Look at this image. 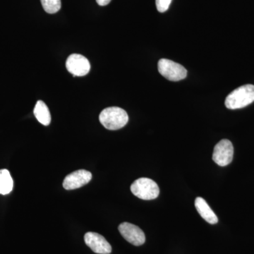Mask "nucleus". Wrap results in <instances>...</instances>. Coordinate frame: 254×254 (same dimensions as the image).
Masks as SVG:
<instances>
[{"instance_id":"4","label":"nucleus","mask_w":254,"mask_h":254,"mask_svg":"<svg viewBox=\"0 0 254 254\" xmlns=\"http://www.w3.org/2000/svg\"><path fill=\"white\" fill-rule=\"evenodd\" d=\"M158 71L162 76L171 81H179L187 77V71L180 64L168 59L159 60Z\"/></svg>"},{"instance_id":"10","label":"nucleus","mask_w":254,"mask_h":254,"mask_svg":"<svg viewBox=\"0 0 254 254\" xmlns=\"http://www.w3.org/2000/svg\"><path fill=\"white\" fill-rule=\"evenodd\" d=\"M195 207L202 218L211 225L218 223V218L213 210L209 206L207 202L201 197H197L195 200Z\"/></svg>"},{"instance_id":"5","label":"nucleus","mask_w":254,"mask_h":254,"mask_svg":"<svg viewBox=\"0 0 254 254\" xmlns=\"http://www.w3.org/2000/svg\"><path fill=\"white\" fill-rule=\"evenodd\" d=\"M234 155V147L232 142L222 139L214 148L213 160L222 167L227 166L231 163Z\"/></svg>"},{"instance_id":"7","label":"nucleus","mask_w":254,"mask_h":254,"mask_svg":"<svg viewBox=\"0 0 254 254\" xmlns=\"http://www.w3.org/2000/svg\"><path fill=\"white\" fill-rule=\"evenodd\" d=\"M119 231L130 244L134 246H141L145 243L144 232L139 227L129 222H123L118 227Z\"/></svg>"},{"instance_id":"1","label":"nucleus","mask_w":254,"mask_h":254,"mask_svg":"<svg viewBox=\"0 0 254 254\" xmlns=\"http://www.w3.org/2000/svg\"><path fill=\"white\" fill-rule=\"evenodd\" d=\"M254 101V86L247 84L239 87L227 95L225 104L228 109L237 110L245 108Z\"/></svg>"},{"instance_id":"15","label":"nucleus","mask_w":254,"mask_h":254,"mask_svg":"<svg viewBox=\"0 0 254 254\" xmlns=\"http://www.w3.org/2000/svg\"><path fill=\"white\" fill-rule=\"evenodd\" d=\"M111 1L112 0H96L97 3L100 6H106V5L109 4Z\"/></svg>"},{"instance_id":"9","label":"nucleus","mask_w":254,"mask_h":254,"mask_svg":"<svg viewBox=\"0 0 254 254\" xmlns=\"http://www.w3.org/2000/svg\"><path fill=\"white\" fill-rule=\"evenodd\" d=\"M92 179V174L85 170H79L69 174L63 182V187L66 190H73L86 185Z\"/></svg>"},{"instance_id":"2","label":"nucleus","mask_w":254,"mask_h":254,"mask_svg":"<svg viewBox=\"0 0 254 254\" xmlns=\"http://www.w3.org/2000/svg\"><path fill=\"white\" fill-rule=\"evenodd\" d=\"M99 120L107 129L118 130L127 125L128 116L125 110L118 107H110L100 113Z\"/></svg>"},{"instance_id":"6","label":"nucleus","mask_w":254,"mask_h":254,"mask_svg":"<svg viewBox=\"0 0 254 254\" xmlns=\"http://www.w3.org/2000/svg\"><path fill=\"white\" fill-rule=\"evenodd\" d=\"M66 69L74 77L86 76L91 70L89 61L83 55L73 54L70 55L66 62Z\"/></svg>"},{"instance_id":"3","label":"nucleus","mask_w":254,"mask_h":254,"mask_svg":"<svg viewBox=\"0 0 254 254\" xmlns=\"http://www.w3.org/2000/svg\"><path fill=\"white\" fill-rule=\"evenodd\" d=\"M131 190L133 195L142 200L155 199L160 194V189L156 182L145 177L133 182Z\"/></svg>"},{"instance_id":"11","label":"nucleus","mask_w":254,"mask_h":254,"mask_svg":"<svg viewBox=\"0 0 254 254\" xmlns=\"http://www.w3.org/2000/svg\"><path fill=\"white\" fill-rule=\"evenodd\" d=\"M35 117L37 120L45 126H48L51 123V115L46 103L42 100L37 102L34 110H33Z\"/></svg>"},{"instance_id":"14","label":"nucleus","mask_w":254,"mask_h":254,"mask_svg":"<svg viewBox=\"0 0 254 254\" xmlns=\"http://www.w3.org/2000/svg\"><path fill=\"white\" fill-rule=\"evenodd\" d=\"M172 0H155L157 9L159 12H165L170 7Z\"/></svg>"},{"instance_id":"8","label":"nucleus","mask_w":254,"mask_h":254,"mask_svg":"<svg viewBox=\"0 0 254 254\" xmlns=\"http://www.w3.org/2000/svg\"><path fill=\"white\" fill-rule=\"evenodd\" d=\"M86 245L95 253L98 254H110L112 252V247L104 237L95 233L87 232L84 236Z\"/></svg>"},{"instance_id":"12","label":"nucleus","mask_w":254,"mask_h":254,"mask_svg":"<svg viewBox=\"0 0 254 254\" xmlns=\"http://www.w3.org/2000/svg\"><path fill=\"white\" fill-rule=\"evenodd\" d=\"M14 182L7 170H0V194H9L13 190Z\"/></svg>"},{"instance_id":"13","label":"nucleus","mask_w":254,"mask_h":254,"mask_svg":"<svg viewBox=\"0 0 254 254\" xmlns=\"http://www.w3.org/2000/svg\"><path fill=\"white\" fill-rule=\"evenodd\" d=\"M43 9L48 14H55L61 9V0H41Z\"/></svg>"}]
</instances>
